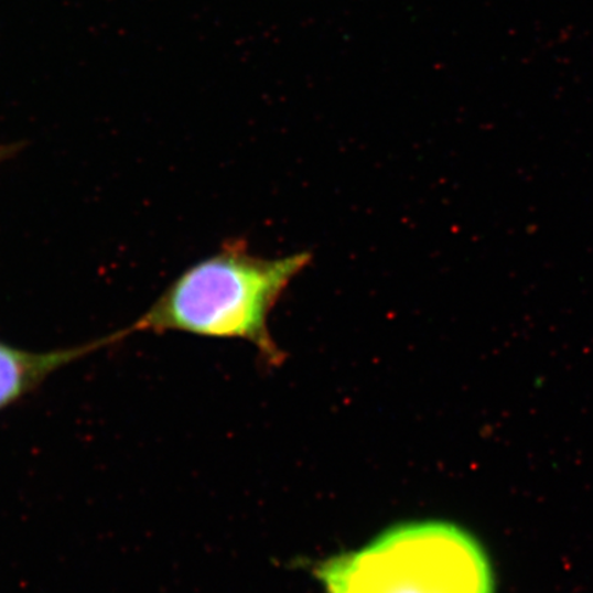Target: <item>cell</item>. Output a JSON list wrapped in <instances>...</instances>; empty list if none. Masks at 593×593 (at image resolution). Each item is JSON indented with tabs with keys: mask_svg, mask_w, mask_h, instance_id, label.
<instances>
[{
	"mask_svg": "<svg viewBox=\"0 0 593 593\" xmlns=\"http://www.w3.org/2000/svg\"><path fill=\"white\" fill-rule=\"evenodd\" d=\"M308 251L262 259L242 239L181 273L138 319L130 334L187 333L200 337L244 339L277 362L281 352L268 328L273 308L308 266Z\"/></svg>",
	"mask_w": 593,
	"mask_h": 593,
	"instance_id": "obj_1",
	"label": "cell"
},
{
	"mask_svg": "<svg viewBox=\"0 0 593 593\" xmlns=\"http://www.w3.org/2000/svg\"><path fill=\"white\" fill-rule=\"evenodd\" d=\"M327 593H494L483 547L457 526L424 520L386 530L317 570Z\"/></svg>",
	"mask_w": 593,
	"mask_h": 593,
	"instance_id": "obj_2",
	"label": "cell"
},
{
	"mask_svg": "<svg viewBox=\"0 0 593 593\" xmlns=\"http://www.w3.org/2000/svg\"><path fill=\"white\" fill-rule=\"evenodd\" d=\"M126 330L93 343L48 352L21 349L0 339V411L33 393L61 368L125 339L130 334Z\"/></svg>",
	"mask_w": 593,
	"mask_h": 593,
	"instance_id": "obj_3",
	"label": "cell"
},
{
	"mask_svg": "<svg viewBox=\"0 0 593 593\" xmlns=\"http://www.w3.org/2000/svg\"><path fill=\"white\" fill-rule=\"evenodd\" d=\"M21 149V143H0V165L9 161L11 157L19 154Z\"/></svg>",
	"mask_w": 593,
	"mask_h": 593,
	"instance_id": "obj_4",
	"label": "cell"
}]
</instances>
